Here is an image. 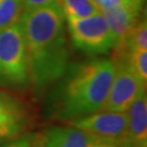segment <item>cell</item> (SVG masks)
Segmentation results:
<instances>
[{
    "label": "cell",
    "mask_w": 147,
    "mask_h": 147,
    "mask_svg": "<svg viewBox=\"0 0 147 147\" xmlns=\"http://www.w3.org/2000/svg\"><path fill=\"white\" fill-rule=\"evenodd\" d=\"M64 19L59 2L24 11L21 16L30 83L36 97L64 78L69 69Z\"/></svg>",
    "instance_id": "cell-1"
},
{
    "label": "cell",
    "mask_w": 147,
    "mask_h": 147,
    "mask_svg": "<svg viewBox=\"0 0 147 147\" xmlns=\"http://www.w3.org/2000/svg\"><path fill=\"white\" fill-rule=\"evenodd\" d=\"M67 73L56 102L57 118L70 122L101 110L115 75L113 61L95 59L68 69Z\"/></svg>",
    "instance_id": "cell-2"
},
{
    "label": "cell",
    "mask_w": 147,
    "mask_h": 147,
    "mask_svg": "<svg viewBox=\"0 0 147 147\" xmlns=\"http://www.w3.org/2000/svg\"><path fill=\"white\" fill-rule=\"evenodd\" d=\"M0 87L24 92L31 87L26 47L20 23L0 31Z\"/></svg>",
    "instance_id": "cell-3"
},
{
    "label": "cell",
    "mask_w": 147,
    "mask_h": 147,
    "mask_svg": "<svg viewBox=\"0 0 147 147\" xmlns=\"http://www.w3.org/2000/svg\"><path fill=\"white\" fill-rule=\"evenodd\" d=\"M67 21L72 45L80 51L98 56L113 50L115 39L100 12L85 19Z\"/></svg>",
    "instance_id": "cell-4"
},
{
    "label": "cell",
    "mask_w": 147,
    "mask_h": 147,
    "mask_svg": "<svg viewBox=\"0 0 147 147\" xmlns=\"http://www.w3.org/2000/svg\"><path fill=\"white\" fill-rule=\"evenodd\" d=\"M69 123L88 133L95 141L131 147L127 137L126 112L100 110Z\"/></svg>",
    "instance_id": "cell-5"
},
{
    "label": "cell",
    "mask_w": 147,
    "mask_h": 147,
    "mask_svg": "<svg viewBox=\"0 0 147 147\" xmlns=\"http://www.w3.org/2000/svg\"><path fill=\"white\" fill-rule=\"evenodd\" d=\"M115 64V75L109 94L101 110L126 112L140 90L146 85L138 79L125 60H112Z\"/></svg>",
    "instance_id": "cell-6"
},
{
    "label": "cell",
    "mask_w": 147,
    "mask_h": 147,
    "mask_svg": "<svg viewBox=\"0 0 147 147\" xmlns=\"http://www.w3.org/2000/svg\"><path fill=\"white\" fill-rule=\"evenodd\" d=\"M31 123L32 113L26 104L0 87V140L20 137Z\"/></svg>",
    "instance_id": "cell-7"
},
{
    "label": "cell",
    "mask_w": 147,
    "mask_h": 147,
    "mask_svg": "<svg viewBox=\"0 0 147 147\" xmlns=\"http://www.w3.org/2000/svg\"><path fill=\"white\" fill-rule=\"evenodd\" d=\"M99 12L110 28L115 39V48H118L124 42L133 27L142 19L143 7L123 1L110 8L100 9Z\"/></svg>",
    "instance_id": "cell-8"
},
{
    "label": "cell",
    "mask_w": 147,
    "mask_h": 147,
    "mask_svg": "<svg viewBox=\"0 0 147 147\" xmlns=\"http://www.w3.org/2000/svg\"><path fill=\"white\" fill-rule=\"evenodd\" d=\"M42 147H90L95 140L88 133L73 125H53L39 136Z\"/></svg>",
    "instance_id": "cell-9"
},
{
    "label": "cell",
    "mask_w": 147,
    "mask_h": 147,
    "mask_svg": "<svg viewBox=\"0 0 147 147\" xmlns=\"http://www.w3.org/2000/svg\"><path fill=\"white\" fill-rule=\"evenodd\" d=\"M127 115V137L131 147H147V97L146 88L140 90Z\"/></svg>",
    "instance_id": "cell-10"
},
{
    "label": "cell",
    "mask_w": 147,
    "mask_h": 147,
    "mask_svg": "<svg viewBox=\"0 0 147 147\" xmlns=\"http://www.w3.org/2000/svg\"><path fill=\"white\" fill-rule=\"evenodd\" d=\"M58 2L67 20L85 19L99 12L93 0H58Z\"/></svg>",
    "instance_id": "cell-11"
},
{
    "label": "cell",
    "mask_w": 147,
    "mask_h": 147,
    "mask_svg": "<svg viewBox=\"0 0 147 147\" xmlns=\"http://www.w3.org/2000/svg\"><path fill=\"white\" fill-rule=\"evenodd\" d=\"M23 12L22 0H0V31L20 23Z\"/></svg>",
    "instance_id": "cell-12"
},
{
    "label": "cell",
    "mask_w": 147,
    "mask_h": 147,
    "mask_svg": "<svg viewBox=\"0 0 147 147\" xmlns=\"http://www.w3.org/2000/svg\"><path fill=\"white\" fill-rule=\"evenodd\" d=\"M122 59L129 63V65L138 76V79L146 85L147 81V50H136L127 53L123 57L113 58V60Z\"/></svg>",
    "instance_id": "cell-13"
},
{
    "label": "cell",
    "mask_w": 147,
    "mask_h": 147,
    "mask_svg": "<svg viewBox=\"0 0 147 147\" xmlns=\"http://www.w3.org/2000/svg\"><path fill=\"white\" fill-rule=\"evenodd\" d=\"M56 2H58V0H22L24 11L35 10L38 8H42L46 5L56 3Z\"/></svg>",
    "instance_id": "cell-14"
},
{
    "label": "cell",
    "mask_w": 147,
    "mask_h": 147,
    "mask_svg": "<svg viewBox=\"0 0 147 147\" xmlns=\"http://www.w3.org/2000/svg\"><path fill=\"white\" fill-rule=\"evenodd\" d=\"M0 147H32L31 138L28 136L16 137V140H13L9 143H5Z\"/></svg>",
    "instance_id": "cell-15"
},
{
    "label": "cell",
    "mask_w": 147,
    "mask_h": 147,
    "mask_svg": "<svg viewBox=\"0 0 147 147\" xmlns=\"http://www.w3.org/2000/svg\"><path fill=\"white\" fill-rule=\"evenodd\" d=\"M124 0H93L96 7L98 9H106V8H110V7H113V5H117L123 2Z\"/></svg>",
    "instance_id": "cell-16"
},
{
    "label": "cell",
    "mask_w": 147,
    "mask_h": 147,
    "mask_svg": "<svg viewBox=\"0 0 147 147\" xmlns=\"http://www.w3.org/2000/svg\"><path fill=\"white\" fill-rule=\"evenodd\" d=\"M90 147H127L123 145H118L113 143H107V142H99V141H95V143Z\"/></svg>",
    "instance_id": "cell-17"
},
{
    "label": "cell",
    "mask_w": 147,
    "mask_h": 147,
    "mask_svg": "<svg viewBox=\"0 0 147 147\" xmlns=\"http://www.w3.org/2000/svg\"><path fill=\"white\" fill-rule=\"evenodd\" d=\"M124 1L131 5H140V7H144V3H145V0H124Z\"/></svg>",
    "instance_id": "cell-18"
}]
</instances>
